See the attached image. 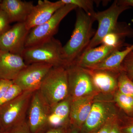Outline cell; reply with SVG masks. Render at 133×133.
Segmentation results:
<instances>
[{
  "label": "cell",
  "instance_id": "6da1fadb",
  "mask_svg": "<svg viewBox=\"0 0 133 133\" xmlns=\"http://www.w3.org/2000/svg\"><path fill=\"white\" fill-rule=\"evenodd\" d=\"M76 23L73 32L63 46V55L65 66L72 64L88 47L95 31L93 28V17L80 9H76Z\"/></svg>",
  "mask_w": 133,
  "mask_h": 133
},
{
  "label": "cell",
  "instance_id": "7a4b0ae2",
  "mask_svg": "<svg viewBox=\"0 0 133 133\" xmlns=\"http://www.w3.org/2000/svg\"><path fill=\"white\" fill-rule=\"evenodd\" d=\"M50 107L69 97L66 66H53L48 72L38 90Z\"/></svg>",
  "mask_w": 133,
  "mask_h": 133
},
{
  "label": "cell",
  "instance_id": "3957f363",
  "mask_svg": "<svg viewBox=\"0 0 133 133\" xmlns=\"http://www.w3.org/2000/svg\"><path fill=\"white\" fill-rule=\"evenodd\" d=\"M63 47L60 41L53 37L43 42L25 48L22 56L27 65L43 63L52 66H65Z\"/></svg>",
  "mask_w": 133,
  "mask_h": 133
},
{
  "label": "cell",
  "instance_id": "277c9868",
  "mask_svg": "<svg viewBox=\"0 0 133 133\" xmlns=\"http://www.w3.org/2000/svg\"><path fill=\"white\" fill-rule=\"evenodd\" d=\"M33 92H23L19 96L0 108V123L6 131L26 120Z\"/></svg>",
  "mask_w": 133,
  "mask_h": 133
},
{
  "label": "cell",
  "instance_id": "5b68a950",
  "mask_svg": "<svg viewBox=\"0 0 133 133\" xmlns=\"http://www.w3.org/2000/svg\"><path fill=\"white\" fill-rule=\"evenodd\" d=\"M77 8L75 5L65 4L48 21L30 30L26 37L25 48L36 45L54 37L63 19L69 13Z\"/></svg>",
  "mask_w": 133,
  "mask_h": 133
},
{
  "label": "cell",
  "instance_id": "8992f818",
  "mask_svg": "<svg viewBox=\"0 0 133 133\" xmlns=\"http://www.w3.org/2000/svg\"><path fill=\"white\" fill-rule=\"evenodd\" d=\"M130 9V7L120 6L116 0L107 9L95 12L92 17L95 21L98 22L97 30L85 50L101 45L104 37L116 28L119 16L124 11Z\"/></svg>",
  "mask_w": 133,
  "mask_h": 133
},
{
  "label": "cell",
  "instance_id": "52a82bcc",
  "mask_svg": "<svg viewBox=\"0 0 133 133\" xmlns=\"http://www.w3.org/2000/svg\"><path fill=\"white\" fill-rule=\"evenodd\" d=\"M96 98L88 118L80 129L81 133H94L120 113V110L119 111L114 102L113 103L107 100L96 99Z\"/></svg>",
  "mask_w": 133,
  "mask_h": 133
},
{
  "label": "cell",
  "instance_id": "ba28073f",
  "mask_svg": "<svg viewBox=\"0 0 133 133\" xmlns=\"http://www.w3.org/2000/svg\"><path fill=\"white\" fill-rule=\"evenodd\" d=\"M50 106L39 90L33 92L27 112L26 121L31 133H43L49 129Z\"/></svg>",
  "mask_w": 133,
  "mask_h": 133
},
{
  "label": "cell",
  "instance_id": "9c48e42d",
  "mask_svg": "<svg viewBox=\"0 0 133 133\" xmlns=\"http://www.w3.org/2000/svg\"><path fill=\"white\" fill-rule=\"evenodd\" d=\"M66 67L68 74L69 97L71 99L99 93L85 69L74 64Z\"/></svg>",
  "mask_w": 133,
  "mask_h": 133
},
{
  "label": "cell",
  "instance_id": "30bf717a",
  "mask_svg": "<svg viewBox=\"0 0 133 133\" xmlns=\"http://www.w3.org/2000/svg\"><path fill=\"white\" fill-rule=\"evenodd\" d=\"M52 67L50 65L43 63L27 65L13 82L23 92L38 90L44 79Z\"/></svg>",
  "mask_w": 133,
  "mask_h": 133
},
{
  "label": "cell",
  "instance_id": "8fae6325",
  "mask_svg": "<svg viewBox=\"0 0 133 133\" xmlns=\"http://www.w3.org/2000/svg\"><path fill=\"white\" fill-rule=\"evenodd\" d=\"M29 30L24 22L17 23L0 36V50L22 56Z\"/></svg>",
  "mask_w": 133,
  "mask_h": 133
},
{
  "label": "cell",
  "instance_id": "7c38bea8",
  "mask_svg": "<svg viewBox=\"0 0 133 133\" xmlns=\"http://www.w3.org/2000/svg\"><path fill=\"white\" fill-rule=\"evenodd\" d=\"M64 5L61 0L55 2L48 0L38 1L24 22L26 28L30 30L43 24L50 19L55 13Z\"/></svg>",
  "mask_w": 133,
  "mask_h": 133
},
{
  "label": "cell",
  "instance_id": "4fadbf2b",
  "mask_svg": "<svg viewBox=\"0 0 133 133\" xmlns=\"http://www.w3.org/2000/svg\"><path fill=\"white\" fill-rule=\"evenodd\" d=\"M99 93L71 99L70 111V126L80 129L88 118L94 101Z\"/></svg>",
  "mask_w": 133,
  "mask_h": 133
},
{
  "label": "cell",
  "instance_id": "5bb4252c",
  "mask_svg": "<svg viewBox=\"0 0 133 133\" xmlns=\"http://www.w3.org/2000/svg\"><path fill=\"white\" fill-rule=\"evenodd\" d=\"M85 69L90 76L99 92L106 95L113 94L114 95L118 90V78L121 72Z\"/></svg>",
  "mask_w": 133,
  "mask_h": 133
},
{
  "label": "cell",
  "instance_id": "9a60e30c",
  "mask_svg": "<svg viewBox=\"0 0 133 133\" xmlns=\"http://www.w3.org/2000/svg\"><path fill=\"white\" fill-rule=\"evenodd\" d=\"M27 65L21 55L0 51V79L13 81Z\"/></svg>",
  "mask_w": 133,
  "mask_h": 133
},
{
  "label": "cell",
  "instance_id": "2e32d148",
  "mask_svg": "<svg viewBox=\"0 0 133 133\" xmlns=\"http://www.w3.org/2000/svg\"><path fill=\"white\" fill-rule=\"evenodd\" d=\"M32 2L21 0H3L1 9L7 15L10 23L25 22L34 7Z\"/></svg>",
  "mask_w": 133,
  "mask_h": 133
},
{
  "label": "cell",
  "instance_id": "e0dca14e",
  "mask_svg": "<svg viewBox=\"0 0 133 133\" xmlns=\"http://www.w3.org/2000/svg\"><path fill=\"white\" fill-rule=\"evenodd\" d=\"M71 98L70 97L50 107L48 119L49 129L70 127V123Z\"/></svg>",
  "mask_w": 133,
  "mask_h": 133
},
{
  "label": "cell",
  "instance_id": "ac0fdd59",
  "mask_svg": "<svg viewBox=\"0 0 133 133\" xmlns=\"http://www.w3.org/2000/svg\"><path fill=\"white\" fill-rule=\"evenodd\" d=\"M118 50L121 49L101 44L85 50L72 64L84 69H90L99 63L113 52Z\"/></svg>",
  "mask_w": 133,
  "mask_h": 133
},
{
  "label": "cell",
  "instance_id": "d6986e66",
  "mask_svg": "<svg viewBox=\"0 0 133 133\" xmlns=\"http://www.w3.org/2000/svg\"><path fill=\"white\" fill-rule=\"evenodd\" d=\"M132 51H133V44L128 46L125 49L116 50L102 62L88 69L121 72L123 71L122 66V62Z\"/></svg>",
  "mask_w": 133,
  "mask_h": 133
},
{
  "label": "cell",
  "instance_id": "ffe728a7",
  "mask_svg": "<svg viewBox=\"0 0 133 133\" xmlns=\"http://www.w3.org/2000/svg\"><path fill=\"white\" fill-rule=\"evenodd\" d=\"M113 95L114 101L118 108L127 116L133 117V98L118 90Z\"/></svg>",
  "mask_w": 133,
  "mask_h": 133
},
{
  "label": "cell",
  "instance_id": "44dd1931",
  "mask_svg": "<svg viewBox=\"0 0 133 133\" xmlns=\"http://www.w3.org/2000/svg\"><path fill=\"white\" fill-rule=\"evenodd\" d=\"M118 90L124 95L133 98V81L124 71L120 72L118 78Z\"/></svg>",
  "mask_w": 133,
  "mask_h": 133
},
{
  "label": "cell",
  "instance_id": "7402d4cb",
  "mask_svg": "<svg viewBox=\"0 0 133 133\" xmlns=\"http://www.w3.org/2000/svg\"><path fill=\"white\" fill-rule=\"evenodd\" d=\"M64 4H71L83 10L87 14L93 16L95 13L94 7V1L92 0H61Z\"/></svg>",
  "mask_w": 133,
  "mask_h": 133
},
{
  "label": "cell",
  "instance_id": "603a6c76",
  "mask_svg": "<svg viewBox=\"0 0 133 133\" xmlns=\"http://www.w3.org/2000/svg\"><path fill=\"white\" fill-rule=\"evenodd\" d=\"M22 92L19 87L14 83L7 91L0 97V108L19 96Z\"/></svg>",
  "mask_w": 133,
  "mask_h": 133
},
{
  "label": "cell",
  "instance_id": "cb8c5ba5",
  "mask_svg": "<svg viewBox=\"0 0 133 133\" xmlns=\"http://www.w3.org/2000/svg\"><path fill=\"white\" fill-rule=\"evenodd\" d=\"M119 125L122 133H133V117H129L121 111Z\"/></svg>",
  "mask_w": 133,
  "mask_h": 133
},
{
  "label": "cell",
  "instance_id": "d4e9b609",
  "mask_svg": "<svg viewBox=\"0 0 133 133\" xmlns=\"http://www.w3.org/2000/svg\"><path fill=\"white\" fill-rule=\"evenodd\" d=\"M123 71L128 77L133 81V51L129 52L125 58L122 64Z\"/></svg>",
  "mask_w": 133,
  "mask_h": 133
},
{
  "label": "cell",
  "instance_id": "484cf974",
  "mask_svg": "<svg viewBox=\"0 0 133 133\" xmlns=\"http://www.w3.org/2000/svg\"><path fill=\"white\" fill-rule=\"evenodd\" d=\"M5 133H31L26 121H24L14 126Z\"/></svg>",
  "mask_w": 133,
  "mask_h": 133
},
{
  "label": "cell",
  "instance_id": "4316f807",
  "mask_svg": "<svg viewBox=\"0 0 133 133\" xmlns=\"http://www.w3.org/2000/svg\"><path fill=\"white\" fill-rule=\"evenodd\" d=\"M10 23L7 15L5 12L0 10V36L10 28Z\"/></svg>",
  "mask_w": 133,
  "mask_h": 133
},
{
  "label": "cell",
  "instance_id": "83f0119b",
  "mask_svg": "<svg viewBox=\"0 0 133 133\" xmlns=\"http://www.w3.org/2000/svg\"><path fill=\"white\" fill-rule=\"evenodd\" d=\"M119 115L118 116L109 120L101 127L93 133H109L114 124L118 120Z\"/></svg>",
  "mask_w": 133,
  "mask_h": 133
},
{
  "label": "cell",
  "instance_id": "f1b7e54d",
  "mask_svg": "<svg viewBox=\"0 0 133 133\" xmlns=\"http://www.w3.org/2000/svg\"><path fill=\"white\" fill-rule=\"evenodd\" d=\"M13 84V81L0 79V97L7 91Z\"/></svg>",
  "mask_w": 133,
  "mask_h": 133
},
{
  "label": "cell",
  "instance_id": "f546056e",
  "mask_svg": "<svg viewBox=\"0 0 133 133\" xmlns=\"http://www.w3.org/2000/svg\"><path fill=\"white\" fill-rule=\"evenodd\" d=\"M67 129L64 128H50L43 133H66Z\"/></svg>",
  "mask_w": 133,
  "mask_h": 133
},
{
  "label": "cell",
  "instance_id": "4dcf8cb0",
  "mask_svg": "<svg viewBox=\"0 0 133 133\" xmlns=\"http://www.w3.org/2000/svg\"><path fill=\"white\" fill-rule=\"evenodd\" d=\"M117 3L120 6L133 7V0H117Z\"/></svg>",
  "mask_w": 133,
  "mask_h": 133
},
{
  "label": "cell",
  "instance_id": "1f68e13d",
  "mask_svg": "<svg viewBox=\"0 0 133 133\" xmlns=\"http://www.w3.org/2000/svg\"><path fill=\"white\" fill-rule=\"evenodd\" d=\"M109 133H122L119 125V118L118 120L113 126Z\"/></svg>",
  "mask_w": 133,
  "mask_h": 133
},
{
  "label": "cell",
  "instance_id": "d6a6232c",
  "mask_svg": "<svg viewBox=\"0 0 133 133\" xmlns=\"http://www.w3.org/2000/svg\"><path fill=\"white\" fill-rule=\"evenodd\" d=\"M66 133H81L80 129L70 127L67 129Z\"/></svg>",
  "mask_w": 133,
  "mask_h": 133
},
{
  "label": "cell",
  "instance_id": "836d02e7",
  "mask_svg": "<svg viewBox=\"0 0 133 133\" xmlns=\"http://www.w3.org/2000/svg\"><path fill=\"white\" fill-rule=\"evenodd\" d=\"M0 133H5V131L0 123Z\"/></svg>",
  "mask_w": 133,
  "mask_h": 133
},
{
  "label": "cell",
  "instance_id": "e575fe53",
  "mask_svg": "<svg viewBox=\"0 0 133 133\" xmlns=\"http://www.w3.org/2000/svg\"><path fill=\"white\" fill-rule=\"evenodd\" d=\"M2 0H0V9H1V5L2 2Z\"/></svg>",
  "mask_w": 133,
  "mask_h": 133
},
{
  "label": "cell",
  "instance_id": "d590c367",
  "mask_svg": "<svg viewBox=\"0 0 133 133\" xmlns=\"http://www.w3.org/2000/svg\"><path fill=\"white\" fill-rule=\"evenodd\" d=\"M1 51V50H0V51Z\"/></svg>",
  "mask_w": 133,
  "mask_h": 133
}]
</instances>
